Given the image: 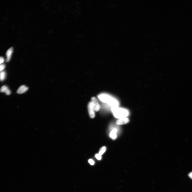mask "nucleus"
Wrapping results in <instances>:
<instances>
[{"mask_svg": "<svg viewBox=\"0 0 192 192\" xmlns=\"http://www.w3.org/2000/svg\"><path fill=\"white\" fill-rule=\"evenodd\" d=\"M99 99L104 103L108 104L112 108L118 107V103L115 99L106 95L102 94L98 96Z\"/></svg>", "mask_w": 192, "mask_h": 192, "instance_id": "1", "label": "nucleus"}, {"mask_svg": "<svg viewBox=\"0 0 192 192\" xmlns=\"http://www.w3.org/2000/svg\"><path fill=\"white\" fill-rule=\"evenodd\" d=\"M112 111L116 118L121 119L126 117L128 115V112L126 110L118 108H112Z\"/></svg>", "mask_w": 192, "mask_h": 192, "instance_id": "2", "label": "nucleus"}, {"mask_svg": "<svg viewBox=\"0 0 192 192\" xmlns=\"http://www.w3.org/2000/svg\"><path fill=\"white\" fill-rule=\"evenodd\" d=\"M91 102L95 111L97 112L99 111L100 107L97 99L95 97H93L91 98Z\"/></svg>", "mask_w": 192, "mask_h": 192, "instance_id": "3", "label": "nucleus"}, {"mask_svg": "<svg viewBox=\"0 0 192 192\" xmlns=\"http://www.w3.org/2000/svg\"><path fill=\"white\" fill-rule=\"evenodd\" d=\"M88 108L89 116L91 118H94L95 116V111L92 104L91 102L89 103Z\"/></svg>", "mask_w": 192, "mask_h": 192, "instance_id": "4", "label": "nucleus"}, {"mask_svg": "<svg viewBox=\"0 0 192 192\" xmlns=\"http://www.w3.org/2000/svg\"><path fill=\"white\" fill-rule=\"evenodd\" d=\"M129 120L128 118H121L116 121V124L118 125H125L129 122Z\"/></svg>", "mask_w": 192, "mask_h": 192, "instance_id": "5", "label": "nucleus"}, {"mask_svg": "<svg viewBox=\"0 0 192 192\" xmlns=\"http://www.w3.org/2000/svg\"><path fill=\"white\" fill-rule=\"evenodd\" d=\"M28 87L26 86L22 85L20 87L17 91V93L19 94H21L26 92L28 90Z\"/></svg>", "mask_w": 192, "mask_h": 192, "instance_id": "6", "label": "nucleus"}, {"mask_svg": "<svg viewBox=\"0 0 192 192\" xmlns=\"http://www.w3.org/2000/svg\"><path fill=\"white\" fill-rule=\"evenodd\" d=\"M13 51V47L10 48L7 50L6 54L7 58L6 61L7 62H9L10 60Z\"/></svg>", "mask_w": 192, "mask_h": 192, "instance_id": "7", "label": "nucleus"}, {"mask_svg": "<svg viewBox=\"0 0 192 192\" xmlns=\"http://www.w3.org/2000/svg\"><path fill=\"white\" fill-rule=\"evenodd\" d=\"M0 92H5L7 95L10 94L11 91L8 88V87L5 86H2L0 89Z\"/></svg>", "mask_w": 192, "mask_h": 192, "instance_id": "8", "label": "nucleus"}, {"mask_svg": "<svg viewBox=\"0 0 192 192\" xmlns=\"http://www.w3.org/2000/svg\"><path fill=\"white\" fill-rule=\"evenodd\" d=\"M117 132V129H114L112 130L110 134V136L113 140H114L117 137L116 133Z\"/></svg>", "mask_w": 192, "mask_h": 192, "instance_id": "9", "label": "nucleus"}, {"mask_svg": "<svg viewBox=\"0 0 192 192\" xmlns=\"http://www.w3.org/2000/svg\"><path fill=\"white\" fill-rule=\"evenodd\" d=\"M6 75V74L4 71H3L0 73V80L1 81H4Z\"/></svg>", "mask_w": 192, "mask_h": 192, "instance_id": "10", "label": "nucleus"}, {"mask_svg": "<svg viewBox=\"0 0 192 192\" xmlns=\"http://www.w3.org/2000/svg\"><path fill=\"white\" fill-rule=\"evenodd\" d=\"M106 148L105 146L103 147L100 150L99 153V154L101 155H102L105 152L106 150Z\"/></svg>", "mask_w": 192, "mask_h": 192, "instance_id": "11", "label": "nucleus"}, {"mask_svg": "<svg viewBox=\"0 0 192 192\" xmlns=\"http://www.w3.org/2000/svg\"><path fill=\"white\" fill-rule=\"evenodd\" d=\"M5 65L4 64H1L0 65V71L4 69L5 67Z\"/></svg>", "mask_w": 192, "mask_h": 192, "instance_id": "12", "label": "nucleus"}, {"mask_svg": "<svg viewBox=\"0 0 192 192\" xmlns=\"http://www.w3.org/2000/svg\"><path fill=\"white\" fill-rule=\"evenodd\" d=\"M95 157L98 160H100L101 159V155L99 154H96L95 155Z\"/></svg>", "mask_w": 192, "mask_h": 192, "instance_id": "13", "label": "nucleus"}, {"mask_svg": "<svg viewBox=\"0 0 192 192\" xmlns=\"http://www.w3.org/2000/svg\"><path fill=\"white\" fill-rule=\"evenodd\" d=\"M4 59L3 57H0V64H1L4 63Z\"/></svg>", "mask_w": 192, "mask_h": 192, "instance_id": "14", "label": "nucleus"}, {"mask_svg": "<svg viewBox=\"0 0 192 192\" xmlns=\"http://www.w3.org/2000/svg\"><path fill=\"white\" fill-rule=\"evenodd\" d=\"M89 163L91 165H93L94 164L95 162L94 161L91 159H89Z\"/></svg>", "mask_w": 192, "mask_h": 192, "instance_id": "15", "label": "nucleus"}, {"mask_svg": "<svg viewBox=\"0 0 192 192\" xmlns=\"http://www.w3.org/2000/svg\"><path fill=\"white\" fill-rule=\"evenodd\" d=\"M188 176L192 179V172L189 174Z\"/></svg>", "mask_w": 192, "mask_h": 192, "instance_id": "16", "label": "nucleus"}, {"mask_svg": "<svg viewBox=\"0 0 192 192\" xmlns=\"http://www.w3.org/2000/svg\"></svg>", "mask_w": 192, "mask_h": 192, "instance_id": "17", "label": "nucleus"}]
</instances>
